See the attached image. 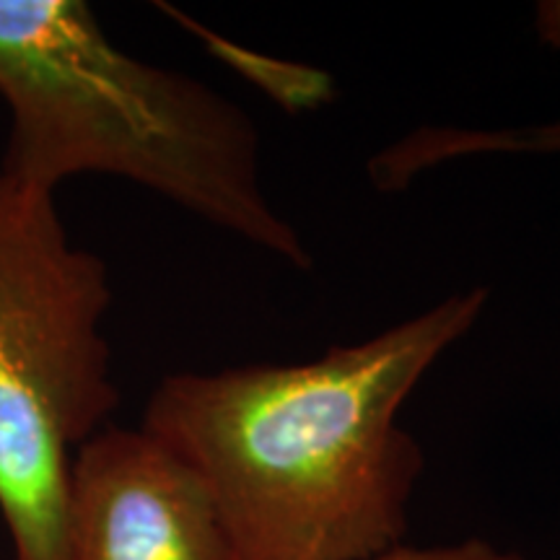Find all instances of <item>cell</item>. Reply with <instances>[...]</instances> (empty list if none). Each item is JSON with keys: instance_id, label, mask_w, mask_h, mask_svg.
I'll return each mask as SVG.
<instances>
[{"instance_id": "cell-1", "label": "cell", "mask_w": 560, "mask_h": 560, "mask_svg": "<svg viewBox=\"0 0 560 560\" xmlns=\"http://www.w3.org/2000/svg\"><path fill=\"white\" fill-rule=\"evenodd\" d=\"M486 306L475 285L314 361L166 376L140 425L202 480L240 560H374L405 545L425 465L402 405Z\"/></svg>"}, {"instance_id": "cell-2", "label": "cell", "mask_w": 560, "mask_h": 560, "mask_svg": "<svg viewBox=\"0 0 560 560\" xmlns=\"http://www.w3.org/2000/svg\"><path fill=\"white\" fill-rule=\"evenodd\" d=\"M0 179L52 192L75 174L130 179L293 268L299 231L262 185L260 132L219 91L112 45L81 0H0Z\"/></svg>"}, {"instance_id": "cell-3", "label": "cell", "mask_w": 560, "mask_h": 560, "mask_svg": "<svg viewBox=\"0 0 560 560\" xmlns=\"http://www.w3.org/2000/svg\"><path fill=\"white\" fill-rule=\"evenodd\" d=\"M107 265L73 247L52 192L0 179V514L13 560H62L70 472L120 392Z\"/></svg>"}, {"instance_id": "cell-4", "label": "cell", "mask_w": 560, "mask_h": 560, "mask_svg": "<svg viewBox=\"0 0 560 560\" xmlns=\"http://www.w3.org/2000/svg\"><path fill=\"white\" fill-rule=\"evenodd\" d=\"M62 560H240L208 488L143 425L75 452Z\"/></svg>"}, {"instance_id": "cell-5", "label": "cell", "mask_w": 560, "mask_h": 560, "mask_svg": "<svg viewBox=\"0 0 560 560\" xmlns=\"http://www.w3.org/2000/svg\"><path fill=\"white\" fill-rule=\"evenodd\" d=\"M374 560H527L522 552L503 550L499 545L470 537V540L452 542V545H431V548H412V545H400V548L384 552Z\"/></svg>"}, {"instance_id": "cell-6", "label": "cell", "mask_w": 560, "mask_h": 560, "mask_svg": "<svg viewBox=\"0 0 560 560\" xmlns=\"http://www.w3.org/2000/svg\"><path fill=\"white\" fill-rule=\"evenodd\" d=\"M535 30L545 45L560 50V0H545L537 5Z\"/></svg>"}, {"instance_id": "cell-7", "label": "cell", "mask_w": 560, "mask_h": 560, "mask_svg": "<svg viewBox=\"0 0 560 560\" xmlns=\"http://www.w3.org/2000/svg\"><path fill=\"white\" fill-rule=\"evenodd\" d=\"M509 149L516 151H560V122L548 125V128L529 130L527 136H522L516 143H511Z\"/></svg>"}]
</instances>
